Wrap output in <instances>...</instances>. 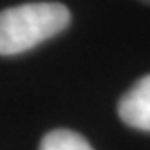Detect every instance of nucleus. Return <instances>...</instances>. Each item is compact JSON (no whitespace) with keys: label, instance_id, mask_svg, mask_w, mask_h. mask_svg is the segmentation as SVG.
<instances>
[{"label":"nucleus","instance_id":"f03ea898","mask_svg":"<svg viewBox=\"0 0 150 150\" xmlns=\"http://www.w3.org/2000/svg\"><path fill=\"white\" fill-rule=\"evenodd\" d=\"M118 115L130 127L150 132V75L142 77L120 98Z\"/></svg>","mask_w":150,"mask_h":150},{"label":"nucleus","instance_id":"f257e3e1","mask_svg":"<svg viewBox=\"0 0 150 150\" xmlns=\"http://www.w3.org/2000/svg\"><path fill=\"white\" fill-rule=\"evenodd\" d=\"M70 23L69 8L57 2H33L0 12V55H17L60 33Z\"/></svg>","mask_w":150,"mask_h":150},{"label":"nucleus","instance_id":"7ed1b4c3","mask_svg":"<svg viewBox=\"0 0 150 150\" xmlns=\"http://www.w3.org/2000/svg\"><path fill=\"white\" fill-rule=\"evenodd\" d=\"M38 150H93L80 134L74 130L59 129L48 132L42 139Z\"/></svg>","mask_w":150,"mask_h":150}]
</instances>
